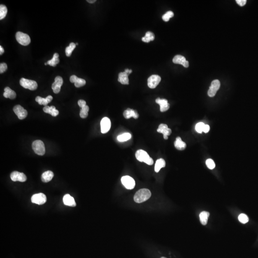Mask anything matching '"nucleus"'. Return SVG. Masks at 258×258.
I'll list each match as a JSON object with an SVG mask.
<instances>
[{
    "mask_svg": "<svg viewBox=\"0 0 258 258\" xmlns=\"http://www.w3.org/2000/svg\"><path fill=\"white\" fill-rule=\"evenodd\" d=\"M236 3L240 6H243L245 5L246 3H247V1L246 0H237Z\"/></svg>",
    "mask_w": 258,
    "mask_h": 258,
    "instance_id": "40",
    "label": "nucleus"
},
{
    "mask_svg": "<svg viewBox=\"0 0 258 258\" xmlns=\"http://www.w3.org/2000/svg\"><path fill=\"white\" fill-rule=\"evenodd\" d=\"M128 75L126 72H121L119 74L118 81L123 85H128L129 84Z\"/></svg>",
    "mask_w": 258,
    "mask_h": 258,
    "instance_id": "22",
    "label": "nucleus"
},
{
    "mask_svg": "<svg viewBox=\"0 0 258 258\" xmlns=\"http://www.w3.org/2000/svg\"><path fill=\"white\" fill-rule=\"evenodd\" d=\"M205 124L203 123H199L196 125V130L198 133H201L203 132V128L204 127Z\"/></svg>",
    "mask_w": 258,
    "mask_h": 258,
    "instance_id": "36",
    "label": "nucleus"
},
{
    "mask_svg": "<svg viewBox=\"0 0 258 258\" xmlns=\"http://www.w3.org/2000/svg\"><path fill=\"white\" fill-rule=\"evenodd\" d=\"M43 111L45 113L51 114L53 117H56L59 114V112L56 110L55 107L54 106L49 107L47 105L45 106L43 108Z\"/></svg>",
    "mask_w": 258,
    "mask_h": 258,
    "instance_id": "21",
    "label": "nucleus"
},
{
    "mask_svg": "<svg viewBox=\"0 0 258 258\" xmlns=\"http://www.w3.org/2000/svg\"><path fill=\"white\" fill-rule=\"evenodd\" d=\"M54 177V173L51 171H47L43 173L41 180L44 183H47L52 179Z\"/></svg>",
    "mask_w": 258,
    "mask_h": 258,
    "instance_id": "24",
    "label": "nucleus"
},
{
    "mask_svg": "<svg viewBox=\"0 0 258 258\" xmlns=\"http://www.w3.org/2000/svg\"><path fill=\"white\" fill-rule=\"evenodd\" d=\"M76 45H78V43H77L76 44Z\"/></svg>",
    "mask_w": 258,
    "mask_h": 258,
    "instance_id": "46",
    "label": "nucleus"
},
{
    "mask_svg": "<svg viewBox=\"0 0 258 258\" xmlns=\"http://www.w3.org/2000/svg\"><path fill=\"white\" fill-rule=\"evenodd\" d=\"M101 132L102 133H106L110 131L111 126V123L110 119L107 117H104L102 119L100 122Z\"/></svg>",
    "mask_w": 258,
    "mask_h": 258,
    "instance_id": "12",
    "label": "nucleus"
},
{
    "mask_svg": "<svg viewBox=\"0 0 258 258\" xmlns=\"http://www.w3.org/2000/svg\"><path fill=\"white\" fill-rule=\"evenodd\" d=\"M158 133H161L164 135V138L165 140H167L168 136L170 135L172 133L171 129L168 128L167 124H161L159 126L158 129L157 130Z\"/></svg>",
    "mask_w": 258,
    "mask_h": 258,
    "instance_id": "14",
    "label": "nucleus"
},
{
    "mask_svg": "<svg viewBox=\"0 0 258 258\" xmlns=\"http://www.w3.org/2000/svg\"><path fill=\"white\" fill-rule=\"evenodd\" d=\"M45 65H47V63H45Z\"/></svg>",
    "mask_w": 258,
    "mask_h": 258,
    "instance_id": "45",
    "label": "nucleus"
},
{
    "mask_svg": "<svg viewBox=\"0 0 258 258\" xmlns=\"http://www.w3.org/2000/svg\"><path fill=\"white\" fill-rule=\"evenodd\" d=\"M32 148L35 154L39 155H44L45 154V146L41 140H35L33 143Z\"/></svg>",
    "mask_w": 258,
    "mask_h": 258,
    "instance_id": "3",
    "label": "nucleus"
},
{
    "mask_svg": "<svg viewBox=\"0 0 258 258\" xmlns=\"http://www.w3.org/2000/svg\"><path fill=\"white\" fill-rule=\"evenodd\" d=\"M145 37H146L147 38H148V39L150 41H153L154 39V38H155L154 35L152 32H147L146 33Z\"/></svg>",
    "mask_w": 258,
    "mask_h": 258,
    "instance_id": "37",
    "label": "nucleus"
},
{
    "mask_svg": "<svg viewBox=\"0 0 258 258\" xmlns=\"http://www.w3.org/2000/svg\"><path fill=\"white\" fill-rule=\"evenodd\" d=\"M63 84V80L60 76H57L55 79V82L52 85V89L53 92L56 94H58L60 91L61 87Z\"/></svg>",
    "mask_w": 258,
    "mask_h": 258,
    "instance_id": "13",
    "label": "nucleus"
},
{
    "mask_svg": "<svg viewBox=\"0 0 258 258\" xmlns=\"http://www.w3.org/2000/svg\"><path fill=\"white\" fill-rule=\"evenodd\" d=\"M76 45L75 43H71L70 44H69V46L66 47V54L67 57H70L71 55L72 52L75 49Z\"/></svg>",
    "mask_w": 258,
    "mask_h": 258,
    "instance_id": "30",
    "label": "nucleus"
},
{
    "mask_svg": "<svg viewBox=\"0 0 258 258\" xmlns=\"http://www.w3.org/2000/svg\"><path fill=\"white\" fill-rule=\"evenodd\" d=\"M173 16H174V14L173 12H167V13H165V14H164V16H163V20L165 22L169 21L170 19L173 17Z\"/></svg>",
    "mask_w": 258,
    "mask_h": 258,
    "instance_id": "33",
    "label": "nucleus"
},
{
    "mask_svg": "<svg viewBox=\"0 0 258 258\" xmlns=\"http://www.w3.org/2000/svg\"><path fill=\"white\" fill-rule=\"evenodd\" d=\"M135 157L139 161L144 162L148 165H151L154 164V160L151 158L145 151L143 150H139L136 152Z\"/></svg>",
    "mask_w": 258,
    "mask_h": 258,
    "instance_id": "2",
    "label": "nucleus"
},
{
    "mask_svg": "<svg viewBox=\"0 0 258 258\" xmlns=\"http://www.w3.org/2000/svg\"><path fill=\"white\" fill-rule=\"evenodd\" d=\"M31 201L33 203L39 205L44 204L47 201V196L44 194H36L32 196Z\"/></svg>",
    "mask_w": 258,
    "mask_h": 258,
    "instance_id": "9",
    "label": "nucleus"
},
{
    "mask_svg": "<svg viewBox=\"0 0 258 258\" xmlns=\"http://www.w3.org/2000/svg\"><path fill=\"white\" fill-rule=\"evenodd\" d=\"M123 185L128 189H133L135 186V182L134 179L128 175L123 176L121 179Z\"/></svg>",
    "mask_w": 258,
    "mask_h": 258,
    "instance_id": "6",
    "label": "nucleus"
},
{
    "mask_svg": "<svg viewBox=\"0 0 258 258\" xmlns=\"http://www.w3.org/2000/svg\"><path fill=\"white\" fill-rule=\"evenodd\" d=\"M59 55L58 53H55L53 56L51 60L48 61L47 63V65H50L51 66H56L59 63V59L58 58Z\"/></svg>",
    "mask_w": 258,
    "mask_h": 258,
    "instance_id": "28",
    "label": "nucleus"
},
{
    "mask_svg": "<svg viewBox=\"0 0 258 258\" xmlns=\"http://www.w3.org/2000/svg\"><path fill=\"white\" fill-rule=\"evenodd\" d=\"M10 177L12 180L16 182V181H20L21 182H24L27 180V177L26 175L23 173H20L17 171H14L10 175Z\"/></svg>",
    "mask_w": 258,
    "mask_h": 258,
    "instance_id": "11",
    "label": "nucleus"
},
{
    "mask_svg": "<svg viewBox=\"0 0 258 258\" xmlns=\"http://www.w3.org/2000/svg\"><path fill=\"white\" fill-rule=\"evenodd\" d=\"M220 82L219 80L216 79L212 82L211 84L208 91V95L210 97H213L215 96L217 90L220 88Z\"/></svg>",
    "mask_w": 258,
    "mask_h": 258,
    "instance_id": "8",
    "label": "nucleus"
},
{
    "mask_svg": "<svg viewBox=\"0 0 258 258\" xmlns=\"http://www.w3.org/2000/svg\"><path fill=\"white\" fill-rule=\"evenodd\" d=\"M87 1L88 2V3H94L95 1H96V0H87Z\"/></svg>",
    "mask_w": 258,
    "mask_h": 258,
    "instance_id": "43",
    "label": "nucleus"
},
{
    "mask_svg": "<svg viewBox=\"0 0 258 258\" xmlns=\"http://www.w3.org/2000/svg\"><path fill=\"white\" fill-rule=\"evenodd\" d=\"M63 201L64 204L66 206L72 207H75L76 206V203L75 202L74 198L69 194H66L64 196Z\"/></svg>",
    "mask_w": 258,
    "mask_h": 258,
    "instance_id": "18",
    "label": "nucleus"
},
{
    "mask_svg": "<svg viewBox=\"0 0 258 258\" xmlns=\"http://www.w3.org/2000/svg\"><path fill=\"white\" fill-rule=\"evenodd\" d=\"M209 130H210L209 126L207 124H205L204 127L203 128V132H204L205 133H207L209 131Z\"/></svg>",
    "mask_w": 258,
    "mask_h": 258,
    "instance_id": "41",
    "label": "nucleus"
},
{
    "mask_svg": "<svg viewBox=\"0 0 258 258\" xmlns=\"http://www.w3.org/2000/svg\"><path fill=\"white\" fill-rule=\"evenodd\" d=\"M7 69V65L6 63H3L0 64V73H3L5 72Z\"/></svg>",
    "mask_w": 258,
    "mask_h": 258,
    "instance_id": "38",
    "label": "nucleus"
},
{
    "mask_svg": "<svg viewBox=\"0 0 258 258\" xmlns=\"http://www.w3.org/2000/svg\"><path fill=\"white\" fill-rule=\"evenodd\" d=\"M165 167V162L163 159H159L157 160L155 163L154 170L155 172L158 173L159 172L161 168Z\"/></svg>",
    "mask_w": 258,
    "mask_h": 258,
    "instance_id": "27",
    "label": "nucleus"
},
{
    "mask_svg": "<svg viewBox=\"0 0 258 258\" xmlns=\"http://www.w3.org/2000/svg\"><path fill=\"white\" fill-rule=\"evenodd\" d=\"M206 165L207 167L210 169H213L215 167V164L213 160L211 159H208L206 162Z\"/></svg>",
    "mask_w": 258,
    "mask_h": 258,
    "instance_id": "35",
    "label": "nucleus"
},
{
    "mask_svg": "<svg viewBox=\"0 0 258 258\" xmlns=\"http://www.w3.org/2000/svg\"><path fill=\"white\" fill-rule=\"evenodd\" d=\"M7 13V8L6 6L3 4L0 5V19L2 20L5 17Z\"/></svg>",
    "mask_w": 258,
    "mask_h": 258,
    "instance_id": "32",
    "label": "nucleus"
},
{
    "mask_svg": "<svg viewBox=\"0 0 258 258\" xmlns=\"http://www.w3.org/2000/svg\"><path fill=\"white\" fill-rule=\"evenodd\" d=\"M16 37L17 42L21 45L26 46L28 45L31 43V39L29 36L24 33L18 32L16 34Z\"/></svg>",
    "mask_w": 258,
    "mask_h": 258,
    "instance_id": "4",
    "label": "nucleus"
},
{
    "mask_svg": "<svg viewBox=\"0 0 258 258\" xmlns=\"http://www.w3.org/2000/svg\"><path fill=\"white\" fill-rule=\"evenodd\" d=\"M161 78L157 75H152L148 78V86L151 89H154L158 86L161 81Z\"/></svg>",
    "mask_w": 258,
    "mask_h": 258,
    "instance_id": "10",
    "label": "nucleus"
},
{
    "mask_svg": "<svg viewBox=\"0 0 258 258\" xmlns=\"http://www.w3.org/2000/svg\"><path fill=\"white\" fill-rule=\"evenodd\" d=\"M78 103L79 106L81 108H82L84 107H85V106L87 105H86V102H85V100H79Z\"/></svg>",
    "mask_w": 258,
    "mask_h": 258,
    "instance_id": "39",
    "label": "nucleus"
},
{
    "mask_svg": "<svg viewBox=\"0 0 258 258\" xmlns=\"http://www.w3.org/2000/svg\"><path fill=\"white\" fill-rule=\"evenodd\" d=\"M238 220L242 224H246L249 221V217L245 214H241L238 216Z\"/></svg>",
    "mask_w": 258,
    "mask_h": 258,
    "instance_id": "34",
    "label": "nucleus"
},
{
    "mask_svg": "<svg viewBox=\"0 0 258 258\" xmlns=\"http://www.w3.org/2000/svg\"><path fill=\"white\" fill-rule=\"evenodd\" d=\"M131 134L129 133H124L123 134L119 135L117 137V139L119 142H123L127 141L128 140H130L131 138Z\"/></svg>",
    "mask_w": 258,
    "mask_h": 258,
    "instance_id": "29",
    "label": "nucleus"
},
{
    "mask_svg": "<svg viewBox=\"0 0 258 258\" xmlns=\"http://www.w3.org/2000/svg\"><path fill=\"white\" fill-rule=\"evenodd\" d=\"M155 102L159 105L160 107V111L161 112H166L169 109L170 104L168 103V101L166 99H161L157 98Z\"/></svg>",
    "mask_w": 258,
    "mask_h": 258,
    "instance_id": "16",
    "label": "nucleus"
},
{
    "mask_svg": "<svg viewBox=\"0 0 258 258\" xmlns=\"http://www.w3.org/2000/svg\"><path fill=\"white\" fill-rule=\"evenodd\" d=\"M53 97L52 96H48L46 98H43L40 96H37L35 98V101L38 102L40 105H43L44 106H47L48 103L52 100Z\"/></svg>",
    "mask_w": 258,
    "mask_h": 258,
    "instance_id": "19",
    "label": "nucleus"
},
{
    "mask_svg": "<svg viewBox=\"0 0 258 258\" xmlns=\"http://www.w3.org/2000/svg\"><path fill=\"white\" fill-rule=\"evenodd\" d=\"M4 52V49H3V47H1V46H0V55H2L3 54Z\"/></svg>",
    "mask_w": 258,
    "mask_h": 258,
    "instance_id": "42",
    "label": "nucleus"
},
{
    "mask_svg": "<svg viewBox=\"0 0 258 258\" xmlns=\"http://www.w3.org/2000/svg\"><path fill=\"white\" fill-rule=\"evenodd\" d=\"M70 81L71 83H74L76 87H81L82 86H84L86 83L85 79L78 78L75 75H72L70 77Z\"/></svg>",
    "mask_w": 258,
    "mask_h": 258,
    "instance_id": "17",
    "label": "nucleus"
},
{
    "mask_svg": "<svg viewBox=\"0 0 258 258\" xmlns=\"http://www.w3.org/2000/svg\"><path fill=\"white\" fill-rule=\"evenodd\" d=\"M161 258H165V257H161Z\"/></svg>",
    "mask_w": 258,
    "mask_h": 258,
    "instance_id": "47",
    "label": "nucleus"
},
{
    "mask_svg": "<svg viewBox=\"0 0 258 258\" xmlns=\"http://www.w3.org/2000/svg\"><path fill=\"white\" fill-rule=\"evenodd\" d=\"M3 96L5 98H9L11 100L16 99V94L15 91L10 89L9 87H6L4 89V92L3 93Z\"/></svg>",
    "mask_w": 258,
    "mask_h": 258,
    "instance_id": "23",
    "label": "nucleus"
},
{
    "mask_svg": "<svg viewBox=\"0 0 258 258\" xmlns=\"http://www.w3.org/2000/svg\"><path fill=\"white\" fill-rule=\"evenodd\" d=\"M124 72H126V73L128 74V75L129 74H129V73H130V70L129 69H126L125 70V71H124Z\"/></svg>",
    "mask_w": 258,
    "mask_h": 258,
    "instance_id": "44",
    "label": "nucleus"
},
{
    "mask_svg": "<svg viewBox=\"0 0 258 258\" xmlns=\"http://www.w3.org/2000/svg\"><path fill=\"white\" fill-rule=\"evenodd\" d=\"M173 63L183 65L185 68H187L189 66V62L182 56H175L173 59Z\"/></svg>",
    "mask_w": 258,
    "mask_h": 258,
    "instance_id": "15",
    "label": "nucleus"
},
{
    "mask_svg": "<svg viewBox=\"0 0 258 258\" xmlns=\"http://www.w3.org/2000/svg\"><path fill=\"white\" fill-rule=\"evenodd\" d=\"M151 195V191L149 189L146 188L140 189L134 195V201L137 203L144 202L149 199Z\"/></svg>",
    "mask_w": 258,
    "mask_h": 258,
    "instance_id": "1",
    "label": "nucleus"
},
{
    "mask_svg": "<svg viewBox=\"0 0 258 258\" xmlns=\"http://www.w3.org/2000/svg\"><path fill=\"white\" fill-rule=\"evenodd\" d=\"M20 84L21 86L25 89H29L31 90H35L37 88V83L35 81L22 78L20 79Z\"/></svg>",
    "mask_w": 258,
    "mask_h": 258,
    "instance_id": "5",
    "label": "nucleus"
},
{
    "mask_svg": "<svg viewBox=\"0 0 258 258\" xmlns=\"http://www.w3.org/2000/svg\"><path fill=\"white\" fill-rule=\"evenodd\" d=\"M123 116L124 118L127 119L131 118V117L137 119L139 117L138 113H137V112L136 110L131 109H128L125 110L123 112Z\"/></svg>",
    "mask_w": 258,
    "mask_h": 258,
    "instance_id": "20",
    "label": "nucleus"
},
{
    "mask_svg": "<svg viewBox=\"0 0 258 258\" xmlns=\"http://www.w3.org/2000/svg\"><path fill=\"white\" fill-rule=\"evenodd\" d=\"M89 111V106L86 105L85 107L82 108L80 111V116L82 119H85L88 116V112Z\"/></svg>",
    "mask_w": 258,
    "mask_h": 258,
    "instance_id": "31",
    "label": "nucleus"
},
{
    "mask_svg": "<svg viewBox=\"0 0 258 258\" xmlns=\"http://www.w3.org/2000/svg\"><path fill=\"white\" fill-rule=\"evenodd\" d=\"M13 110L20 120H23L26 118L28 114L27 110L20 105L14 106Z\"/></svg>",
    "mask_w": 258,
    "mask_h": 258,
    "instance_id": "7",
    "label": "nucleus"
},
{
    "mask_svg": "<svg viewBox=\"0 0 258 258\" xmlns=\"http://www.w3.org/2000/svg\"><path fill=\"white\" fill-rule=\"evenodd\" d=\"M209 215L210 214L208 212L203 211L201 212L199 215V218L202 224L203 225H207Z\"/></svg>",
    "mask_w": 258,
    "mask_h": 258,
    "instance_id": "26",
    "label": "nucleus"
},
{
    "mask_svg": "<svg viewBox=\"0 0 258 258\" xmlns=\"http://www.w3.org/2000/svg\"><path fill=\"white\" fill-rule=\"evenodd\" d=\"M175 148L179 150H184L186 148V144L185 142L182 141V139L180 137L176 138L175 141L174 143Z\"/></svg>",
    "mask_w": 258,
    "mask_h": 258,
    "instance_id": "25",
    "label": "nucleus"
}]
</instances>
